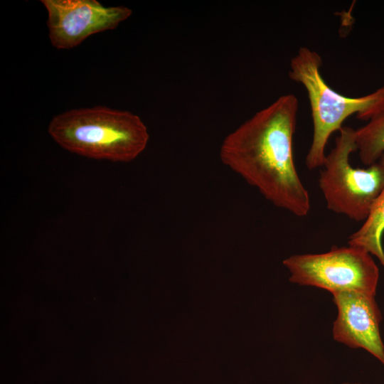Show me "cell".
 <instances>
[{
	"label": "cell",
	"mask_w": 384,
	"mask_h": 384,
	"mask_svg": "<svg viewBox=\"0 0 384 384\" xmlns=\"http://www.w3.org/2000/svg\"><path fill=\"white\" fill-rule=\"evenodd\" d=\"M338 310L334 339L352 348H363L384 366V344L380 333L382 315L375 296L354 291L335 292Z\"/></svg>",
	"instance_id": "7"
},
{
	"label": "cell",
	"mask_w": 384,
	"mask_h": 384,
	"mask_svg": "<svg viewBox=\"0 0 384 384\" xmlns=\"http://www.w3.org/2000/svg\"><path fill=\"white\" fill-rule=\"evenodd\" d=\"M384 167V154L378 161ZM384 186L363 225L348 240L350 246L358 247L375 256L384 268Z\"/></svg>",
	"instance_id": "8"
},
{
	"label": "cell",
	"mask_w": 384,
	"mask_h": 384,
	"mask_svg": "<svg viewBox=\"0 0 384 384\" xmlns=\"http://www.w3.org/2000/svg\"><path fill=\"white\" fill-rule=\"evenodd\" d=\"M342 384H362V383H342Z\"/></svg>",
	"instance_id": "10"
},
{
	"label": "cell",
	"mask_w": 384,
	"mask_h": 384,
	"mask_svg": "<svg viewBox=\"0 0 384 384\" xmlns=\"http://www.w3.org/2000/svg\"><path fill=\"white\" fill-rule=\"evenodd\" d=\"M321 58L307 47H301L290 61L289 77L305 88L311 107L313 137L306 156L309 170L323 166L325 149L331 135L339 131L343 122L356 114L368 121L384 110V85L372 93L351 97L334 90L325 82L320 68Z\"/></svg>",
	"instance_id": "3"
},
{
	"label": "cell",
	"mask_w": 384,
	"mask_h": 384,
	"mask_svg": "<svg viewBox=\"0 0 384 384\" xmlns=\"http://www.w3.org/2000/svg\"><path fill=\"white\" fill-rule=\"evenodd\" d=\"M48 36L57 49H70L97 33L114 29L132 15L124 6L105 7L96 0H42Z\"/></svg>",
	"instance_id": "6"
},
{
	"label": "cell",
	"mask_w": 384,
	"mask_h": 384,
	"mask_svg": "<svg viewBox=\"0 0 384 384\" xmlns=\"http://www.w3.org/2000/svg\"><path fill=\"white\" fill-rule=\"evenodd\" d=\"M289 281L331 294L354 291L376 295L379 269L372 255L358 247H333L320 254L294 255L283 261Z\"/></svg>",
	"instance_id": "5"
},
{
	"label": "cell",
	"mask_w": 384,
	"mask_h": 384,
	"mask_svg": "<svg viewBox=\"0 0 384 384\" xmlns=\"http://www.w3.org/2000/svg\"><path fill=\"white\" fill-rule=\"evenodd\" d=\"M357 151L355 129L342 127L326 155L319 178L328 209L356 222L365 221L384 186V167L378 161L354 168L349 157Z\"/></svg>",
	"instance_id": "4"
},
{
	"label": "cell",
	"mask_w": 384,
	"mask_h": 384,
	"mask_svg": "<svg viewBox=\"0 0 384 384\" xmlns=\"http://www.w3.org/2000/svg\"><path fill=\"white\" fill-rule=\"evenodd\" d=\"M48 132L70 152L115 162L134 160L149 141L147 128L139 116L100 105L53 117Z\"/></svg>",
	"instance_id": "2"
},
{
	"label": "cell",
	"mask_w": 384,
	"mask_h": 384,
	"mask_svg": "<svg viewBox=\"0 0 384 384\" xmlns=\"http://www.w3.org/2000/svg\"><path fill=\"white\" fill-rule=\"evenodd\" d=\"M297 112L294 95L280 96L225 138L220 158L275 206L304 217L311 206L293 156Z\"/></svg>",
	"instance_id": "1"
},
{
	"label": "cell",
	"mask_w": 384,
	"mask_h": 384,
	"mask_svg": "<svg viewBox=\"0 0 384 384\" xmlns=\"http://www.w3.org/2000/svg\"><path fill=\"white\" fill-rule=\"evenodd\" d=\"M360 159L366 166L377 163L384 154V110L355 129Z\"/></svg>",
	"instance_id": "9"
}]
</instances>
